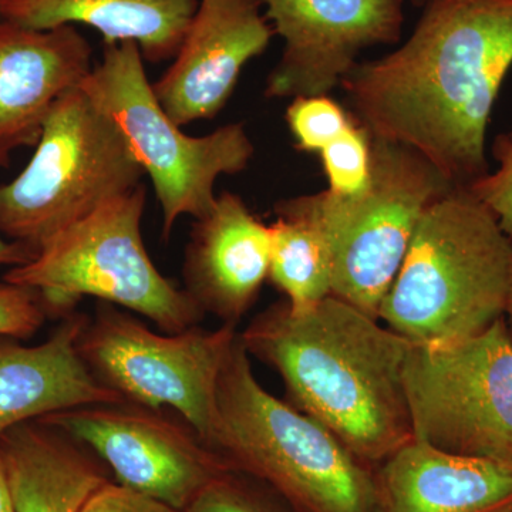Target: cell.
Listing matches in <instances>:
<instances>
[{
    "instance_id": "obj_1",
    "label": "cell",
    "mask_w": 512,
    "mask_h": 512,
    "mask_svg": "<svg viewBox=\"0 0 512 512\" xmlns=\"http://www.w3.org/2000/svg\"><path fill=\"white\" fill-rule=\"evenodd\" d=\"M512 67V0H427L412 36L340 87L370 136L412 148L454 187L490 173L487 131Z\"/></svg>"
},
{
    "instance_id": "obj_2",
    "label": "cell",
    "mask_w": 512,
    "mask_h": 512,
    "mask_svg": "<svg viewBox=\"0 0 512 512\" xmlns=\"http://www.w3.org/2000/svg\"><path fill=\"white\" fill-rule=\"evenodd\" d=\"M249 356L274 367L295 409L376 468L413 441L404 392L412 342L335 296L302 313L286 301L239 333Z\"/></svg>"
},
{
    "instance_id": "obj_3",
    "label": "cell",
    "mask_w": 512,
    "mask_h": 512,
    "mask_svg": "<svg viewBox=\"0 0 512 512\" xmlns=\"http://www.w3.org/2000/svg\"><path fill=\"white\" fill-rule=\"evenodd\" d=\"M512 239L467 188L424 211L379 320L416 345H447L504 318Z\"/></svg>"
},
{
    "instance_id": "obj_4",
    "label": "cell",
    "mask_w": 512,
    "mask_h": 512,
    "mask_svg": "<svg viewBox=\"0 0 512 512\" xmlns=\"http://www.w3.org/2000/svg\"><path fill=\"white\" fill-rule=\"evenodd\" d=\"M249 357L238 333L218 380L211 448L291 512H376V468L266 392Z\"/></svg>"
},
{
    "instance_id": "obj_5",
    "label": "cell",
    "mask_w": 512,
    "mask_h": 512,
    "mask_svg": "<svg viewBox=\"0 0 512 512\" xmlns=\"http://www.w3.org/2000/svg\"><path fill=\"white\" fill-rule=\"evenodd\" d=\"M144 208L141 184L57 232L3 281L35 289L52 316L64 318L92 296L153 320L165 333L200 325V306L158 271L144 247Z\"/></svg>"
},
{
    "instance_id": "obj_6",
    "label": "cell",
    "mask_w": 512,
    "mask_h": 512,
    "mask_svg": "<svg viewBox=\"0 0 512 512\" xmlns=\"http://www.w3.org/2000/svg\"><path fill=\"white\" fill-rule=\"evenodd\" d=\"M370 137L365 191L338 197L326 190L291 200L328 245L330 295L379 320L424 211L454 185L412 148Z\"/></svg>"
},
{
    "instance_id": "obj_7",
    "label": "cell",
    "mask_w": 512,
    "mask_h": 512,
    "mask_svg": "<svg viewBox=\"0 0 512 512\" xmlns=\"http://www.w3.org/2000/svg\"><path fill=\"white\" fill-rule=\"evenodd\" d=\"M79 87L119 127L150 177L163 211L165 241L184 215L194 220L207 215L217 201L218 178L242 173L254 157L242 123L225 124L207 136L185 134L158 101L136 42L103 45L100 62Z\"/></svg>"
},
{
    "instance_id": "obj_8",
    "label": "cell",
    "mask_w": 512,
    "mask_h": 512,
    "mask_svg": "<svg viewBox=\"0 0 512 512\" xmlns=\"http://www.w3.org/2000/svg\"><path fill=\"white\" fill-rule=\"evenodd\" d=\"M143 177L119 127L76 87L50 110L28 165L0 185V234L36 255Z\"/></svg>"
},
{
    "instance_id": "obj_9",
    "label": "cell",
    "mask_w": 512,
    "mask_h": 512,
    "mask_svg": "<svg viewBox=\"0 0 512 512\" xmlns=\"http://www.w3.org/2000/svg\"><path fill=\"white\" fill-rule=\"evenodd\" d=\"M404 392L413 440L512 464V338L504 318L447 345L412 343Z\"/></svg>"
},
{
    "instance_id": "obj_10",
    "label": "cell",
    "mask_w": 512,
    "mask_h": 512,
    "mask_svg": "<svg viewBox=\"0 0 512 512\" xmlns=\"http://www.w3.org/2000/svg\"><path fill=\"white\" fill-rule=\"evenodd\" d=\"M237 336L229 325L157 333L119 306L100 302L77 348L101 384L127 403L174 410L211 447L218 380Z\"/></svg>"
},
{
    "instance_id": "obj_11",
    "label": "cell",
    "mask_w": 512,
    "mask_h": 512,
    "mask_svg": "<svg viewBox=\"0 0 512 512\" xmlns=\"http://www.w3.org/2000/svg\"><path fill=\"white\" fill-rule=\"evenodd\" d=\"M82 441L114 481L181 512L212 481L232 470L190 424L137 404H93L43 417Z\"/></svg>"
},
{
    "instance_id": "obj_12",
    "label": "cell",
    "mask_w": 512,
    "mask_h": 512,
    "mask_svg": "<svg viewBox=\"0 0 512 512\" xmlns=\"http://www.w3.org/2000/svg\"><path fill=\"white\" fill-rule=\"evenodd\" d=\"M284 40L265 97L325 96L340 86L365 49L402 36L404 0H259Z\"/></svg>"
},
{
    "instance_id": "obj_13",
    "label": "cell",
    "mask_w": 512,
    "mask_h": 512,
    "mask_svg": "<svg viewBox=\"0 0 512 512\" xmlns=\"http://www.w3.org/2000/svg\"><path fill=\"white\" fill-rule=\"evenodd\" d=\"M272 36L259 0H200L173 63L153 83L171 120L184 127L217 117Z\"/></svg>"
},
{
    "instance_id": "obj_14",
    "label": "cell",
    "mask_w": 512,
    "mask_h": 512,
    "mask_svg": "<svg viewBox=\"0 0 512 512\" xmlns=\"http://www.w3.org/2000/svg\"><path fill=\"white\" fill-rule=\"evenodd\" d=\"M271 227L231 191L192 225L185 247L184 291L205 315L237 328L269 278Z\"/></svg>"
},
{
    "instance_id": "obj_15",
    "label": "cell",
    "mask_w": 512,
    "mask_h": 512,
    "mask_svg": "<svg viewBox=\"0 0 512 512\" xmlns=\"http://www.w3.org/2000/svg\"><path fill=\"white\" fill-rule=\"evenodd\" d=\"M76 29H32L0 16V154L35 147L50 110L93 69Z\"/></svg>"
},
{
    "instance_id": "obj_16",
    "label": "cell",
    "mask_w": 512,
    "mask_h": 512,
    "mask_svg": "<svg viewBox=\"0 0 512 512\" xmlns=\"http://www.w3.org/2000/svg\"><path fill=\"white\" fill-rule=\"evenodd\" d=\"M89 319L79 312L64 316L40 345L0 338V436L19 424L76 407L127 403L101 384L80 356L77 342Z\"/></svg>"
},
{
    "instance_id": "obj_17",
    "label": "cell",
    "mask_w": 512,
    "mask_h": 512,
    "mask_svg": "<svg viewBox=\"0 0 512 512\" xmlns=\"http://www.w3.org/2000/svg\"><path fill=\"white\" fill-rule=\"evenodd\" d=\"M375 473L376 512H512V464L413 440Z\"/></svg>"
},
{
    "instance_id": "obj_18",
    "label": "cell",
    "mask_w": 512,
    "mask_h": 512,
    "mask_svg": "<svg viewBox=\"0 0 512 512\" xmlns=\"http://www.w3.org/2000/svg\"><path fill=\"white\" fill-rule=\"evenodd\" d=\"M0 457L16 512H80L97 488L113 480L86 444L45 420L5 431Z\"/></svg>"
},
{
    "instance_id": "obj_19",
    "label": "cell",
    "mask_w": 512,
    "mask_h": 512,
    "mask_svg": "<svg viewBox=\"0 0 512 512\" xmlns=\"http://www.w3.org/2000/svg\"><path fill=\"white\" fill-rule=\"evenodd\" d=\"M200 0H3L0 16L32 29L89 26L103 45L131 40L144 60H173Z\"/></svg>"
},
{
    "instance_id": "obj_20",
    "label": "cell",
    "mask_w": 512,
    "mask_h": 512,
    "mask_svg": "<svg viewBox=\"0 0 512 512\" xmlns=\"http://www.w3.org/2000/svg\"><path fill=\"white\" fill-rule=\"evenodd\" d=\"M271 227L269 279L286 296L289 309L302 313L330 296L332 269L319 228L292 200L278 202Z\"/></svg>"
},
{
    "instance_id": "obj_21",
    "label": "cell",
    "mask_w": 512,
    "mask_h": 512,
    "mask_svg": "<svg viewBox=\"0 0 512 512\" xmlns=\"http://www.w3.org/2000/svg\"><path fill=\"white\" fill-rule=\"evenodd\" d=\"M319 154L330 194L353 197L366 190L372 165V137L362 124L353 120Z\"/></svg>"
},
{
    "instance_id": "obj_22",
    "label": "cell",
    "mask_w": 512,
    "mask_h": 512,
    "mask_svg": "<svg viewBox=\"0 0 512 512\" xmlns=\"http://www.w3.org/2000/svg\"><path fill=\"white\" fill-rule=\"evenodd\" d=\"M296 148L320 153L353 123L345 109L325 96L295 97L285 114Z\"/></svg>"
},
{
    "instance_id": "obj_23",
    "label": "cell",
    "mask_w": 512,
    "mask_h": 512,
    "mask_svg": "<svg viewBox=\"0 0 512 512\" xmlns=\"http://www.w3.org/2000/svg\"><path fill=\"white\" fill-rule=\"evenodd\" d=\"M281 504L261 484L228 471L207 485L185 512H286Z\"/></svg>"
},
{
    "instance_id": "obj_24",
    "label": "cell",
    "mask_w": 512,
    "mask_h": 512,
    "mask_svg": "<svg viewBox=\"0 0 512 512\" xmlns=\"http://www.w3.org/2000/svg\"><path fill=\"white\" fill-rule=\"evenodd\" d=\"M491 153L497 168L467 190L497 218L501 229L512 239V138L508 134L497 136Z\"/></svg>"
},
{
    "instance_id": "obj_25",
    "label": "cell",
    "mask_w": 512,
    "mask_h": 512,
    "mask_svg": "<svg viewBox=\"0 0 512 512\" xmlns=\"http://www.w3.org/2000/svg\"><path fill=\"white\" fill-rule=\"evenodd\" d=\"M49 316L35 289L0 282V338L29 339Z\"/></svg>"
},
{
    "instance_id": "obj_26",
    "label": "cell",
    "mask_w": 512,
    "mask_h": 512,
    "mask_svg": "<svg viewBox=\"0 0 512 512\" xmlns=\"http://www.w3.org/2000/svg\"><path fill=\"white\" fill-rule=\"evenodd\" d=\"M80 512H181L171 505L116 483L101 485L83 504Z\"/></svg>"
},
{
    "instance_id": "obj_27",
    "label": "cell",
    "mask_w": 512,
    "mask_h": 512,
    "mask_svg": "<svg viewBox=\"0 0 512 512\" xmlns=\"http://www.w3.org/2000/svg\"><path fill=\"white\" fill-rule=\"evenodd\" d=\"M9 160L10 156L0 154V167L8 165ZM33 256H35V254L29 251L28 248L16 244V242L9 241V239H6L0 234V268H5V266H9V269L15 268V266L26 264Z\"/></svg>"
},
{
    "instance_id": "obj_28",
    "label": "cell",
    "mask_w": 512,
    "mask_h": 512,
    "mask_svg": "<svg viewBox=\"0 0 512 512\" xmlns=\"http://www.w3.org/2000/svg\"><path fill=\"white\" fill-rule=\"evenodd\" d=\"M0 512H16L2 457H0Z\"/></svg>"
},
{
    "instance_id": "obj_29",
    "label": "cell",
    "mask_w": 512,
    "mask_h": 512,
    "mask_svg": "<svg viewBox=\"0 0 512 512\" xmlns=\"http://www.w3.org/2000/svg\"><path fill=\"white\" fill-rule=\"evenodd\" d=\"M504 319L505 322H507L508 330H510L512 338V279L510 285V292H508L507 306H505Z\"/></svg>"
},
{
    "instance_id": "obj_30",
    "label": "cell",
    "mask_w": 512,
    "mask_h": 512,
    "mask_svg": "<svg viewBox=\"0 0 512 512\" xmlns=\"http://www.w3.org/2000/svg\"><path fill=\"white\" fill-rule=\"evenodd\" d=\"M410 2H412L414 6H421V8H423L427 0H410Z\"/></svg>"
},
{
    "instance_id": "obj_31",
    "label": "cell",
    "mask_w": 512,
    "mask_h": 512,
    "mask_svg": "<svg viewBox=\"0 0 512 512\" xmlns=\"http://www.w3.org/2000/svg\"><path fill=\"white\" fill-rule=\"evenodd\" d=\"M508 136H510L512 138V131H511V133H508Z\"/></svg>"
},
{
    "instance_id": "obj_32",
    "label": "cell",
    "mask_w": 512,
    "mask_h": 512,
    "mask_svg": "<svg viewBox=\"0 0 512 512\" xmlns=\"http://www.w3.org/2000/svg\"><path fill=\"white\" fill-rule=\"evenodd\" d=\"M2 2H3V0H0V3H2Z\"/></svg>"
}]
</instances>
